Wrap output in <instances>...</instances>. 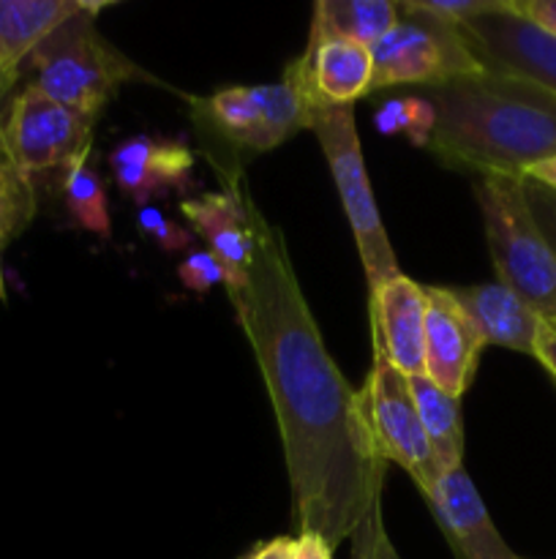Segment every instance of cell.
<instances>
[{
	"label": "cell",
	"mask_w": 556,
	"mask_h": 559,
	"mask_svg": "<svg viewBox=\"0 0 556 559\" xmlns=\"http://www.w3.org/2000/svg\"><path fill=\"white\" fill-rule=\"evenodd\" d=\"M251 218L254 262L249 282L229 300L276 413L294 527L322 535L336 549L382 500L387 462L371 445L358 391L322 342L283 233L256 202Z\"/></svg>",
	"instance_id": "6da1fadb"
},
{
	"label": "cell",
	"mask_w": 556,
	"mask_h": 559,
	"mask_svg": "<svg viewBox=\"0 0 556 559\" xmlns=\"http://www.w3.org/2000/svg\"><path fill=\"white\" fill-rule=\"evenodd\" d=\"M423 91L434 107L425 151L445 167L523 178L556 156V96L532 82L485 69Z\"/></svg>",
	"instance_id": "7a4b0ae2"
},
{
	"label": "cell",
	"mask_w": 556,
	"mask_h": 559,
	"mask_svg": "<svg viewBox=\"0 0 556 559\" xmlns=\"http://www.w3.org/2000/svg\"><path fill=\"white\" fill-rule=\"evenodd\" d=\"M104 5L107 3H96L90 11L71 16L27 58V69L33 74L31 85L90 120L107 112L123 85L153 80L129 55L101 36L96 16Z\"/></svg>",
	"instance_id": "3957f363"
},
{
	"label": "cell",
	"mask_w": 556,
	"mask_h": 559,
	"mask_svg": "<svg viewBox=\"0 0 556 559\" xmlns=\"http://www.w3.org/2000/svg\"><path fill=\"white\" fill-rule=\"evenodd\" d=\"M207 158L216 169H243L245 156L273 151L298 131H309L311 109L298 87L281 76L270 85H229L210 96H189Z\"/></svg>",
	"instance_id": "277c9868"
},
{
	"label": "cell",
	"mask_w": 556,
	"mask_h": 559,
	"mask_svg": "<svg viewBox=\"0 0 556 559\" xmlns=\"http://www.w3.org/2000/svg\"><path fill=\"white\" fill-rule=\"evenodd\" d=\"M496 282L510 287L543 325L556 331V251L523 197L521 178L483 175L474 183Z\"/></svg>",
	"instance_id": "5b68a950"
},
{
	"label": "cell",
	"mask_w": 556,
	"mask_h": 559,
	"mask_svg": "<svg viewBox=\"0 0 556 559\" xmlns=\"http://www.w3.org/2000/svg\"><path fill=\"white\" fill-rule=\"evenodd\" d=\"M316 142L330 167L333 183L338 189L343 213L352 227L354 243H358L360 262H363L365 282L371 289L379 287L387 278L398 276V260L392 251L387 229L382 224L379 207H376L374 189H371L368 169L363 162L358 126H354V107H314L311 109V126Z\"/></svg>",
	"instance_id": "8992f818"
},
{
	"label": "cell",
	"mask_w": 556,
	"mask_h": 559,
	"mask_svg": "<svg viewBox=\"0 0 556 559\" xmlns=\"http://www.w3.org/2000/svg\"><path fill=\"white\" fill-rule=\"evenodd\" d=\"M398 11L401 16L396 27L371 47L374 58L371 93L401 85L434 87L485 71L461 27L442 25L431 16L403 9L401 3Z\"/></svg>",
	"instance_id": "52a82bcc"
},
{
	"label": "cell",
	"mask_w": 556,
	"mask_h": 559,
	"mask_svg": "<svg viewBox=\"0 0 556 559\" xmlns=\"http://www.w3.org/2000/svg\"><path fill=\"white\" fill-rule=\"evenodd\" d=\"M358 402L371 445L382 462L398 464L423 497L434 495L445 469L425 437L407 377L374 355L368 377L358 391Z\"/></svg>",
	"instance_id": "ba28073f"
},
{
	"label": "cell",
	"mask_w": 556,
	"mask_h": 559,
	"mask_svg": "<svg viewBox=\"0 0 556 559\" xmlns=\"http://www.w3.org/2000/svg\"><path fill=\"white\" fill-rule=\"evenodd\" d=\"M96 120L63 107L27 85L11 98L9 112L0 120V140L9 162L20 175L33 180L49 169L69 173L87 162Z\"/></svg>",
	"instance_id": "9c48e42d"
},
{
	"label": "cell",
	"mask_w": 556,
	"mask_h": 559,
	"mask_svg": "<svg viewBox=\"0 0 556 559\" xmlns=\"http://www.w3.org/2000/svg\"><path fill=\"white\" fill-rule=\"evenodd\" d=\"M483 69L532 82L556 96V36L512 9V0H496L485 14L461 27Z\"/></svg>",
	"instance_id": "30bf717a"
},
{
	"label": "cell",
	"mask_w": 556,
	"mask_h": 559,
	"mask_svg": "<svg viewBox=\"0 0 556 559\" xmlns=\"http://www.w3.org/2000/svg\"><path fill=\"white\" fill-rule=\"evenodd\" d=\"M221 189L202 197L180 200V216L189 222L191 233L200 235L207 243V251L218 257L227 271V295L249 282L251 262H254L256 235L249 194L243 180V169H218Z\"/></svg>",
	"instance_id": "8fae6325"
},
{
	"label": "cell",
	"mask_w": 556,
	"mask_h": 559,
	"mask_svg": "<svg viewBox=\"0 0 556 559\" xmlns=\"http://www.w3.org/2000/svg\"><path fill=\"white\" fill-rule=\"evenodd\" d=\"M300 91L309 109L314 107H352L358 98L368 96L374 80L371 47L325 33H309L303 55L283 71Z\"/></svg>",
	"instance_id": "7c38bea8"
},
{
	"label": "cell",
	"mask_w": 556,
	"mask_h": 559,
	"mask_svg": "<svg viewBox=\"0 0 556 559\" xmlns=\"http://www.w3.org/2000/svg\"><path fill=\"white\" fill-rule=\"evenodd\" d=\"M425 287V377L450 396L461 399L478 374L485 342L461 311L450 287Z\"/></svg>",
	"instance_id": "4fadbf2b"
},
{
	"label": "cell",
	"mask_w": 556,
	"mask_h": 559,
	"mask_svg": "<svg viewBox=\"0 0 556 559\" xmlns=\"http://www.w3.org/2000/svg\"><path fill=\"white\" fill-rule=\"evenodd\" d=\"M371 347L403 377L425 374V287L414 278H387L368 293Z\"/></svg>",
	"instance_id": "5bb4252c"
},
{
	"label": "cell",
	"mask_w": 556,
	"mask_h": 559,
	"mask_svg": "<svg viewBox=\"0 0 556 559\" xmlns=\"http://www.w3.org/2000/svg\"><path fill=\"white\" fill-rule=\"evenodd\" d=\"M107 162L118 189L136 207L150 205V200L169 191L185 194L194 186L196 156L183 140L134 134L118 142Z\"/></svg>",
	"instance_id": "9a60e30c"
},
{
	"label": "cell",
	"mask_w": 556,
	"mask_h": 559,
	"mask_svg": "<svg viewBox=\"0 0 556 559\" xmlns=\"http://www.w3.org/2000/svg\"><path fill=\"white\" fill-rule=\"evenodd\" d=\"M425 502L456 559H523L505 544L463 467L442 473L434 495L425 497Z\"/></svg>",
	"instance_id": "2e32d148"
},
{
	"label": "cell",
	"mask_w": 556,
	"mask_h": 559,
	"mask_svg": "<svg viewBox=\"0 0 556 559\" xmlns=\"http://www.w3.org/2000/svg\"><path fill=\"white\" fill-rule=\"evenodd\" d=\"M450 295L472 320L485 347H505L512 353L534 355V342L543 328L540 317L501 282L450 287Z\"/></svg>",
	"instance_id": "e0dca14e"
},
{
	"label": "cell",
	"mask_w": 556,
	"mask_h": 559,
	"mask_svg": "<svg viewBox=\"0 0 556 559\" xmlns=\"http://www.w3.org/2000/svg\"><path fill=\"white\" fill-rule=\"evenodd\" d=\"M93 5L90 0H0V66L20 74L38 44Z\"/></svg>",
	"instance_id": "ac0fdd59"
},
{
	"label": "cell",
	"mask_w": 556,
	"mask_h": 559,
	"mask_svg": "<svg viewBox=\"0 0 556 559\" xmlns=\"http://www.w3.org/2000/svg\"><path fill=\"white\" fill-rule=\"evenodd\" d=\"M409 393L414 399L420 420H423L425 437L439 459L442 469L463 467V413L461 399L450 396L425 374L407 377Z\"/></svg>",
	"instance_id": "d6986e66"
},
{
	"label": "cell",
	"mask_w": 556,
	"mask_h": 559,
	"mask_svg": "<svg viewBox=\"0 0 556 559\" xmlns=\"http://www.w3.org/2000/svg\"><path fill=\"white\" fill-rule=\"evenodd\" d=\"M398 16V3L390 0H319L314 5L311 31L374 47L396 27Z\"/></svg>",
	"instance_id": "ffe728a7"
},
{
	"label": "cell",
	"mask_w": 556,
	"mask_h": 559,
	"mask_svg": "<svg viewBox=\"0 0 556 559\" xmlns=\"http://www.w3.org/2000/svg\"><path fill=\"white\" fill-rule=\"evenodd\" d=\"M65 205L76 227L98 235V238H112V218H109V200L104 180L87 162L76 164L65 173L63 180Z\"/></svg>",
	"instance_id": "44dd1931"
},
{
	"label": "cell",
	"mask_w": 556,
	"mask_h": 559,
	"mask_svg": "<svg viewBox=\"0 0 556 559\" xmlns=\"http://www.w3.org/2000/svg\"><path fill=\"white\" fill-rule=\"evenodd\" d=\"M36 216L33 183L14 169L5 151L0 153V249L20 238Z\"/></svg>",
	"instance_id": "7402d4cb"
},
{
	"label": "cell",
	"mask_w": 556,
	"mask_h": 559,
	"mask_svg": "<svg viewBox=\"0 0 556 559\" xmlns=\"http://www.w3.org/2000/svg\"><path fill=\"white\" fill-rule=\"evenodd\" d=\"M374 123L379 134H403L418 147H425L431 131H434V107L425 98H390L376 109Z\"/></svg>",
	"instance_id": "603a6c76"
},
{
	"label": "cell",
	"mask_w": 556,
	"mask_h": 559,
	"mask_svg": "<svg viewBox=\"0 0 556 559\" xmlns=\"http://www.w3.org/2000/svg\"><path fill=\"white\" fill-rule=\"evenodd\" d=\"M352 540V557L349 559H401L390 535L385 527V513H382V500H376L363 516V522L349 535Z\"/></svg>",
	"instance_id": "cb8c5ba5"
},
{
	"label": "cell",
	"mask_w": 556,
	"mask_h": 559,
	"mask_svg": "<svg viewBox=\"0 0 556 559\" xmlns=\"http://www.w3.org/2000/svg\"><path fill=\"white\" fill-rule=\"evenodd\" d=\"M136 227L145 238H150L153 243L158 246L167 254H174V251H185L194 240V233L178 224L174 218H169L161 207L156 205H142L136 207Z\"/></svg>",
	"instance_id": "d4e9b609"
},
{
	"label": "cell",
	"mask_w": 556,
	"mask_h": 559,
	"mask_svg": "<svg viewBox=\"0 0 556 559\" xmlns=\"http://www.w3.org/2000/svg\"><path fill=\"white\" fill-rule=\"evenodd\" d=\"M403 9L418 11L450 27H463L474 16L485 14L496 5V0H403Z\"/></svg>",
	"instance_id": "484cf974"
},
{
	"label": "cell",
	"mask_w": 556,
	"mask_h": 559,
	"mask_svg": "<svg viewBox=\"0 0 556 559\" xmlns=\"http://www.w3.org/2000/svg\"><path fill=\"white\" fill-rule=\"evenodd\" d=\"M178 276H180V284L196 295L210 293V289L218 287V284L227 287V271H223V265L218 262V257L207 249L185 254V260L180 262L178 267Z\"/></svg>",
	"instance_id": "4316f807"
},
{
	"label": "cell",
	"mask_w": 556,
	"mask_h": 559,
	"mask_svg": "<svg viewBox=\"0 0 556 559\" xmlns=\"http://www.w3.org/2000/svg\"><path fill=\"white\" fill-rule=\"evenodd\" d=\"M523 183V197H527V205L532 211L534 222L543 229L545 240L554 246L556 251V191L545 189V186L534 183V180L521 178Z\"/></svg>",
	"instance_id": "83f0119b"
},
{
	"label": "cell",
	"mask_w": 556,
	"mask_h": 559,
	"mask_svg": "<svg viewBox=\"0 0 556 559\" xmlns=\"http://www.w3.org/2000/svg\"><path fill=\"white\" fill-rule=\"evenodd\" d=\"M512 9L556 36V0H512Z\"/></svg>",
	"instance_id": "f1b7e54d"
},
{
	"label": "cell",
	"mask_w": 556,
	"mask_h": 559,
	"mask_svg": "<svg viewBox=\"0 0 556 559\" xmlns=\"http://www.w3.org/2000/svg\"><path fill=\"white\" fill-rule=\"evenodd\" d=\"M289 559H333V546L316 533H298L292 538Z\"/></svg>",
	"instance_id": "f546056e"
},
{
	"label": "cell",
	"mask_w": 556,
	"mask_h": 559,
	"mask_svg": "<svg viewBox=\"0 0 556 559\" xmlns=\"http://www.w3.org/2000/svg\"><path fill=\"white\" fill-rule=\"evenodd\" d=\"M537 364H543V369L554 377L556 382V331H551L548 325L540 328L537 333V342H534V355H532Z\"/></svg>",
	"instance_id": "4dcf8cb0"
},
{
	"label": "cell",
	"mask_w": 556,
	"mask_h": 559,
	"mask_svg": "<svg viewBox=\"0 0 556 559\" xmlns=\"http://www.w3.org/2000/svg\"><path fill=\"white\" fill-rule=\"evenodd\" d=\"M289 551H292V538L278 535V538L254 546L243 559H289Z\"/></svg>",
	"instance_id": "1f68e13d"
},
{
	"label": "cell",
	"mask_w": 556,
	"mask_h": 559,
	"mask_svg": "<svg viewBox=\"0 0 556 559\" xmlns=\"http://www.w3.org/2000/svg\"><path fill=\"white\" fill-rule=\"evenodd\" d=\"M523 178L534 180V183L545 186V189H551V191H556V156L545 158V162L529 167L527 173H523Z\"/></svg>",
	"instance_id": "d6a6232c"
},
{
	"label": "cell",
	"mask_w": 556,
	"mask_h": 559,
	"mask_svg": "<svg viewBox=\"0 0 556 559\" xmlns=\"http://www.w3.org/2000/svg\"><path fill=\"white\" fill-rule=\"evenodd\" d=\"M16 80H20V74H11L9 69H3V66H0V104H3V98L9 96L11 87L16 85Z\"/></svg>",
	"instance_id": "836d02e7"
},
{
	"label": "cell",
	"mask_w": 556,
	"mask_h": 559,
	"mask_svg": "<svg viewBox=\"0 0 556 559\" xmlns=\"http://www.w3.org/2000/svg\"><path fill=\"white\" fill-rule=\"evenodd\" d=\"M3 251V249H0ZM0 300H5V287H3V262H0Z\"/></svg>",
	"instance_id": "e575fe53"
},
{
	"label": "cell",
	"mask_w": 556,
	"mask_h": 559,
	"mask_svg": "<svg viewBox=\"0 0 556 559\" xmlns=\"http://www.w3.org/2000/svg\"><path fill=\"white\" fill-rule=\"evenodd\" d=\"M0 153H3V140H0Z\"/></svg>",
	"instance_id": "d590c367"
}]
</instances>
